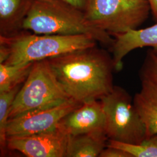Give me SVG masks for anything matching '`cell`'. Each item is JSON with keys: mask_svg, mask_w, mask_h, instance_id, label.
Wrapping results in <instances>:
<instances>
[{"mask_svg": "<svg viewBox=\"0 0 157 157\" xmlns=\"http://www.w3.org/2000/svg\"><path fill=\"white\" fill-rule=\"evenodd\" d=\"M63 90L82 104L100 100L113 89L112 56L96 45L47 59Z\"/></svg>", "mask_w": 157, "mask_h": 157, "instance_id": "cell-1", "label": "cell"}, {"mask_svg": "<svg viewBox=\"0 0 157 157\" xmlns=\"http://www.w3.org/2000/svg\"><path fill=\"white\" fill-rule=\"evenodd\" d=\"M22 28L38 34H88L111 47L115 41L108 33L91 26L83 10L61 0H33Z\"/></svg>", "mask_w": 157, "mask_h": 157, "instance_id": "cell-2", "label": "cell"}, {"mask_svg": "<svg viewBox=\"0 0 157 157\" xmlns=\"http://www.w3.org/2000/svg\"><path fill=\"white\" fill-rule=\"evenodd\" d=\"M23 30L11 37L0 36V43L7 47L10 56L4 63L25 65L48 59L73 51L97 45V41L88 34L57 35L31 34Z\"/></svg>", "mask_w": 157, "mask_h": 157, "instance_id": "cell-3", "label": "cell"}, {"mask_svg": "<svg viewBox=\"0 0 157 157\" xmlns=\"http://www.w3.org/2000/svg\"><path fill=\"white\" fill-rule=\"evenodd\" d=\"M71 100L58 82L47 59L36 61L15 97L9 119L56 107Z\"/></svg>", "mask_w": 157, "mask_h": 157, "instance_id": "cell-4", "label": "cell"}, {"mask_svg": "<svg viewBox=\"0 0 157 157\" xmlns=\"http://www.w3.org/2000/svg\"><path fill=\"white\" fill-rule=\"evenodd\" d=\"M150 11L148 0H87L83 12L91 26L112 35L137 29Z\"/></svg>", "mask_w": 157, "mask_h": 157, "instance_id": "cell-5", "label": "cell"}, {"mask_svg": "<svg viewBox=\"0 0 157 157\" xmlns=\"http://www.w3.org/2000/svg\"><path fill=\"white\" fill-rule=\"evenodd\" d=\"M100 101L108 140L139 145L148 139L146 126L126 90L115 86Z\"/></svg>", "mask_w": 157, "mask_h": 157, "instance_id": "cell-6", "label": "cell"}, {"mask_svg": "<svg viewBox=\"0 0 157 157\" xmlns=\"http://www.w3.org/2000/svg\"><path fill=\"white\" fill-rule=\"evenodd\" d=\"M82 104L71 100L56 107L29 112L8 120L7 138L50 132L57 129L59 121Z\"/></svg>", "mask_w": 157, "mask_h": 157, "instance_id": "cell-7", "label": "cell"}, {"mask_svg": "<svg viewBox=\"0 0 157 157\" xmlns=\"http://www.w3.org/2000/svg\"><path fill=\"white\" fill-rule=\"evenodd\" d=\"M69 136L56 129L34 135L7 138L6 147L28 157H65Z\"/></svg>", "mask_w": 157, "mask_h": 157, "instance_id": "cell-8", "label": "cell"}, {"mask_svg": "<svg viewBox=\"0 0 157 157\" xmlns=\"http://www.w3.org/2000/svg\"><path fill=\"white\" fill-rule=\"evenodd\" d=\"M57 129L67 136L105 132V117L101 101L92 100L83 103L62 118Z\"/></svg>", "mask_w": 157, "mask_h": 157, "instance_id": "cell-9", "label": "cell"}, {"mask_svg": "<svg viewBox=\"0 0 157 157\" xmlns=\"http://www.w3.org/2000/svg\"><path fill=\"white\" fill-rule=\"evenodd\" d=\"M111 36L115 39L111 51L115 70L117 71L122 69L123 59L135 49L150 47L157 55V22L148 28L130 30Z\"/></svg>", "mask_w": 157, "mask_h": 157, "instance_id": "cell-10", "label": "cell"}, {"mask_svg": "<svg viewBox=\"0 0 157 157\" xmlns=\"http://www.w3.org/2000/svg\"><path fill=\"white\" fill-rule=\"evenodd\" d=\"M141 79L140 90L136 94L133 101L149 138L157 134V83L147 78Z\"/></svg>", "mask_w": 157, "mask_h": 157, "instance_id": "cell-11", "label": "cell"}, {"mask_svg": "<svg viewBox=\"0 0 157 157\" xmlns=\"http://www.w3.org/2000/svg\"><path fill=\"white\" fill-rule=\"evenodd\" d=\"M33 0H0V36L11 37L22 32L23 22Z\"/></svg>", "mask_w": 157, "mask_h": 157, "instance_id": "cell-12", "label": "cell"}, {"mask_svg": "<svg viewBox=\"0 0 157 157\" xmlns=\"http://www.w3.org/2000/svg\"><path fill=\"white\" fill-rule=\"evenodd\" d=\"M108 141L104 131L69 136L65 157H99L107 147Z\"/></svg>", "mask_w": 157, "mask_h": 157, "instance_id": "cell-13", "label": "cell"}, {"mask_svg": "<svg viewBox=\"0 0 157 157\" xmlns=\"http://www.w3.org/2000/svg\"><path fill=\"white\" fill-rule=\"evenodd\" d=\"M33 64V62L20 65L0 63V93L11 90L25 82Z\"/></svg>", "mask_w": 157, "mask_h": 157, "instance_id": "cell-14", "label": "cell"}, {"mask_svg": "<svg viewBox=\"0 0 157 157\" xmlns=\"http://www.w3.org/2000/svg\"><path fill=\"white\" fill-rule=\"evenodd\" d=\"M21 85L8 91L0 93V148L1 154H3L7 148L6 127L10 112L15 97L22 87Z\"/></svg>", "mask_w": 157, "mask_h": 157, "instance_id": "cell-15", "label": "cell"}, {"mask_svg": "<svg viewBox=\"0 0 157 157\" xmlns=\"http://www.w3.org/2000/svg\"><path fill=\"white\" fill-rule=\"evenodd\" d=\"M107 146L122 149L132 157H157V134L152 135L139 145L108 140Z\"/></svg>", "mask_w": 157, "mask_h": 157, "instance_id": "cell-16", "label": "cell"}, {"mask_svg": "<svg viewBox=\"0 0 157 157\" xmlns=\"http://www.w3.org/2000/svg\"><path fill=\"white\" fill-rule=\"evenodd\" d=\"M141 78H145L157 83V55L152 50L147 52L141 70Z\"/></svg>", "mask_w": 157, "mask_h": 157, "instance_id": "cell-17", "label": "cell"}, {"mask_svg": "<svg viewBox=\"0 0 157 157\" xmlns=\"http://www.w3.org/2000/svg\"><path fill=\"white\" fill-rule=\"evenodd\" d=\"M100 157H132V155L122 149L114 147L108 146L102 151Z\"/></svg>", "mask_w": 157, "mask_h": 157, "instance_id": "cell-18", "label": "cell"}, {"mask_svg": "<svg viewBox=\"0 0 157 157\" xmlns=\"http://www.w3.org/2000/svg\"><path fill=\"white\" fill-rule=\"evenodd\" d=\"M62 1L66 2L68 4H70L72 6L78 8L82 10H84L85 6L86 5L87 0H61Z\"/></svg>", "mask_w": 157, "mask_h": 157, "instance_id": "cell-19", "label": "cell"}, {"mask_svg": "<svg viewBox=\"0 0 157 157\" xmlns=\"http://www.w3.org/2000/svg\"><path fill=\"white\" fill-rule=\"evenodd\" d=\"M148 1L154 20L157 22V0H148Z\"/></svg>", "mask_w": 157, "mask_h": 157, "instance_id": "cell-20", "label": "cell"}]
</instances>
